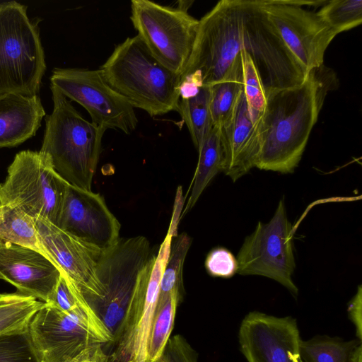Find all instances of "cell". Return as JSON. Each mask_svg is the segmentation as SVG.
Wrapping results in <instances>:
<instances>
[{
  "mask_svg": "<svg viewBox=\"0 0 362 362\" xmlns=\"http://www.w3.org/2000/svg\"><path fill=\"white\" fill-rule=\"evenodd\" d=\"M269 20L261 0H221L199 21L180 82L197 87L221 81L244 49L253 62L264 54Z\"/></svg>",
  "mask_w": 362,
  "mask_h": 362,
  "instance_id": "6da1fadb",
  "label": "cell"
},
{
  "mask_svg": "<svg viewBox=\"0 0 362 362\" xmlns=\"http://www.w3.org/2000/svg\"><path fill=\"white\" fill-rule=\"evenodd\" d=\"M336 79L334 73L322 65L310 71L301 85L267 95L255 168L282 174L295 170Z\"/></svg>",
  "mask_w": 362,
  "mask_h": 362,
  "instance_id": "7a4b0ae2",
  "label": "cell"
},
{
  "mask_svg": "<svg viewBox=\"0 0 362 362\" xmlns=\"http://www.w3.org/2000/svg\"><path fill=\"white\" fill-rule=\"evenodd\" d=\"M100 69L134 108L151 117L179 112L180 76L162 65L138 35L117 45Z\"/></svg>",
  "mask_w": 362,
  "mask_h": 362,
  "instance_id": "3957f363",
  "label": "cell"
},
{
  "mask_svg": "<svg viewBox=\"0 0 362 362\" xmlns=\"http://www.w3.org/2000/svg\"><path fill=\"white\" fill-rule=\"evenodd\" d=\"M50 88L54 108L45 119L40 151L69 184L91 191L106 129L86 119L54 86Z\"/></svg>",
  "mask_w": 362,
  "mask_h": 362,
  "instance_id": "277c9868",
  "label": "cell"
},
{
  "mask_svg": "<svg viewBox=\"0 0 362 362\" xmlns=\"http://www.w3.org/2000/svg\"><path fill=\"white\" fill-rule=\"evenodd\" d=\"M46 68L40 29L27 6L0 4V94L38 95Z\"/></svg>",
  "mask_w": 362,
  "mask_h": 362,
  "instance_id": "5b68a950",
  "label": "cell"
},
{
  "mask_svg": "<svg viewBox=\"0 0 362 362\" xmlns=\"http://www.w3.org/2000/svg\"><path fill=\"white\" fill-rule=\"evenodd\" d=\"M150 254L149 241L142 235L119 238L102 252L96 269L97 290L83 298L112 336L123 319Z\"/></svg>",
  "mask_w": 362,
  "mask_h": 362,
  "instance_id": "8992f818",
  "label": "cell"
},
{
  "mask_svg": "<svg viewBox=\"0 0 362 362\" xmlns=\"http://www.w3.org/2000/svg\"><path fill=\"white\" fill-rule=\"evenodd\" d=\"M0 184V204L19 208L33 218L58 226L69 184L55 170L45 153H18Z\"/></svg>",
  "mask_w": 362,
  "mask_h": 362,
  "instance_id": "52a82bcc",
  "label": "cell"
},
{
  "mask_svg": "<svg viewBox=\"0 0 362 362\" xmlns=\"http://www.w3.org/2000/svg\"><path fill=\"white\" fill-rule=\"evenodd\" d=\"M130 19L151 54L180 76L193 47L199 20L187 11L148 0L131 1Z\"/></svg>",
  "mask_w": 362,
  "mask_h": 362,
  "instance_id": "ba28073f",
  "label": "cell"
},
{
  "mask_svg": "<svg viewBox=\"0 0 362 362\" xmlns=\"http://www.w3.org/2000/svg\"><path fill=\"white\" fill-rule=\"evenodd\" d=\"M28 331L39 362H74L90 346L113 341L107 329L49 303L33 315Z\"/></svg>",
  "mask_w": 362,
  "mask_h": 362,
  "instance_id": "9c48e42d",
  "label": "cell"
},
{
  "mask_svg": "<svg viewBox=\"0 0 362 362\" xmlns=\"http://www.w3.org/2000/svg\"><path fill=\"white\" fill-rule=\"evenodd\" d=\"M173 236L168 233L156 255L141 272L123 319L113 336L107 362H145L146 344Z\"/></svg>",
  "mask_w": 362,
  "mask_h": 362,
  "instance_id": "30bf717a",
  "label": "cell"
},
{
  "mask_svg": "<svg viewBox=\"0 0 362 362\" xmlns=\"http://www.w3.org/2000/svg\"><path fill=\"white\" fill-rule=\"evenodd\" d=\"M236 258L238 274L267 277L298 296V288L292 279L296 268L292 228L284 198L270 221L267 223L259 221L245 238Z\"/></svg>",
  "mask_w": 362,
  "mask_h": 362,
  "instance_id": "8fae6325",
  "label": "cell"
},
{
  "mask_svg": "<svg viewBox=\"0 0 362 362\" xmlns=\"http://www.w3.org/2000/svg\"><path fill=\"white\" fill-rule=\"evenodd\" d=\"M50 81L65 97L84 107L95 124L127 134L136 129L134 107L107 84L100 69L55 68Z\"/></svg>",
  "mask_w": 362,
  "mask_h": 362,
  "instance_id": "7c38bea8",
  "label": "cell"
},
{
  "mask_svg": "<svg viewBox=\"0 0 362 362\" xmlns=\"http://www.w3.org/2000/svg\"><path fill=\"white\" fill-rule=\"evenodd\" d=\"M319 1L263 0L268 18L308 73L323 64L325 51L337 35L317 13Z\"/></svg>",
  "mask_w": 362,
  "mask_h": 362,
  "instance_id": "4fadbf2b",
  "label": "cell"
},
{
  "mask_svg": "<svg viewBox=\"0 0 362 362\" xmlns=\"http://www.w3.org/2000/svg\"><path fill=\"white\" fill-rule=\"evenodd\" d=\"M300 332L291 316L251 311L238 331L240 351L247 362H296Z\"/></svg>",
  "mask_w": 362,
  "mask_h": 362,
  "instance_id": "5bb4252c",
  "label": "cell"
},
{
  "mask_svg": "<svg viewBox=\"0 0 362 362\" xmlns=\"http://www.w3.org/2000/svg\"><path fill=\"white\" fill-rule=\"evenodd\" d=\"M34 220L44 255L74 282L82 296L95 293L98 288L96 269L103 250L47 220Z\"/></svg>",
  "mask_w": 362,
  "mask_h": 362,
  "instance_id": "9a60e30c",
  "label": "cell"
},
{
  "mask_svg": "<svg viewBox=\"0 0 362 362\" xmlns=\"http://www.w3.org/2000/svg\"><path fill=\"white\" fill-rule=\"evenodd\" d=\"M58 227L103 251L119 239L120 224L103 197L70 184Z\"/></svg>",
  "mask_w": 362,
  "mask_h": 362,
  "instance_id": "2e32d148",
  "label": "cell"
},
{
  "mask_svg": "<svg viewBox=\"0 0 362 362\" xmlns=\"http://www.w3.org/2000/svg\"><path fill=\"white\" fill-rule=\"evenodd\" d=\"M61 272L45 255L0 239V279L25 295L47 303Z\"/></svg>",
  "mask_w": 362,
  "mask_h": 362,
  "instance_id": "e0dca14e",
  "label": "cell"
},
{
  "mask_svg": "<svg viewBox=\"0 0 362 362\" xmlns=\"http://www.w3.org/2000/svg\"><path fill=\"white\" fill-rule=\"evenodd\" d=\"M259 124L252 122L243 90L232 115L219 127L221 173L233 182L256 165L260 151Z\"/></svg>",
  "mask_w": 362,
  "mask_h": 362,
  "instance_id": "ac0fdd59",
  "label": "cell"
},
{
  "mask_svg": "<svg viewBox=\"0 0 362 362\" xmlns=\"http://www.w3.org/2000/svg\"><path fill=\"white\" fill-rule=\"evenodd\" d=\"M45 115L38 95L0 94V148L16 146L35 136Z\"/></svg>",
  "mask_w": 362,
  "mask_h": 362,
  "instance_id": "d6986e66",
  "label": "cell"
},
{
  "mask_svg": "<svg viewBox=\"0 0 362 362\" xmlns=\"http://www.w3.org/2000/svg\"><path fill=\"white\" fill-rule=\"evenodd\" d=\"M209 87V110L213 126L220 127L232 115L243 90L241 52L223 78Z\"/></svg>",
  "mask_w": 362,
  "mask_h": 362,
  "instance_id": "ffe728a7",
  "label": "cell"
},
{
  "mask_svg": "<svg viewBox=\"0 0 362 362\" xmlns=\"http://www.w3.org/2000/svg\"><path fill=\"white\" fill-rule=\"evenodd\" d=\"M198 153V163L183 215L191 210L212 179L221 172L222 154L219 127L213 126L204 139Z\"/></svg>",
  "mask_w": 362,
  "mask_h": 362,
  "instance_id": "44dd1931",
  "label": "cell"
},
{
  "mask_svg": "<svg viewBox=\"0 0 362 362\" xmlns=\"http://www.w3.org/2000/svg\"><path fill=\"white\" fill-rule=\"evenodd\" d=\"M182 299L175 293L158 300L146 344L145 362H157L171 337L176 310Z\"/></svg>",
  "mask_w": 362,
  "mask_h": 362,
  "instance_id": "7402d4cb",
  "label": "cell"
},
{
  "mask_svg": "<svg viewBox=\"0 0 362 362\" xmlns=\"http://www.w3.org/2000/svg\"><path fill=\"white\" fill-rule=\"evenodd\" d=\"M361 344L357 339L345 341L339 337L317 335L300 339L298 357L301 362H350L355 349Z\"/></svg>",
  "mask_w": 362,
  "mask_h": 362,
  "instance_id": "603a6c76",
  "label": "cell"
},
{
  "mask_svg": "<svg viewBox=\"0 0 362 362\" xmlns=\"http://www.w3.org/2000/svg\"><path fill=\"white\" fill-rule=\"evenodd\" d=\"M210 87L202 86L197 92L180 98L179 113L185 122L196 149H199L204 139L213 127L209 110Z\"/></svg>",
  "mask_w": 362,
  "mask_h": 362,
  "instance_id": "cb8c5ba5",
  "label": "cell"
},
{
  "mask_svg": "<svg viewBox=\"0 0 362 362\" xmlns=\"http://www.w3.org/2000/svg\"><path fill=\"white\" fill-rule=\"evenodd\" d=\"M0 239L44 255L34 218L18 207L0 204Z\"/></svg>",
  "mask_w": 362,
  "mask_h": 362,
  "instance_id": "d4e9b609",
  "label": "cell"
},
{
  "mask_svg": "<svg viewBox=\"0 0 362 362\" xmlns=\"http://www.w3.org/2000/svg\"><path fill=\"white\" fill-rule=\"evenodd\" d=\"M43 303L19 292L0 293V334L27 327Z\"/></svg>",
  "mask_w": 362,
  "mask_h": 362,
  "instance_id": "484cf974",
  "label": "cell"
},
{
  "mask_svg": "<svg viewBox=\"0 0 362 362\" xmlns=\"http://www.w3.org/2000/svg\"><path fill=\"white\" fill-rule=\"evenodd\" d=\"M191 243V238L185 233L177 235L174 240L172 238L170 253L160 280L158 300L173 293L183 298L182 271Z\"/></svg>",
  "mask_w": 362,
  "mask_h": 362,
  "instance_id": "4316f807",
  "label": "cell"
},
{
  "mask_svg": "<svg viewBox=\"0 0 362 362\" xmlns=\"http://www.w3.org/2000/svg\"><path fill=\"white\" fill-rule=\"evenodd\" d=\"M317 13L338 35L362 23V1H327Z\"/></svg>",
  "mask_w": 362,
  "mask_h": 362,
  "instance_id": "83f0119b",
  "label": "cell"
},
{
  "mask_svg": "<svg viewBox=\"0 0 362 362\" xmlns=\"http://www.w3.org/2000/svg\"><path fill=\"white\" fill-rule=\"evenodd\" d=\"M243 69V92L250 117L254 123H260L267 101V95L260 76L249 54L241 51Z\"/></svg>",
  "mask_w": 362,
  "mask_h": 362,
  "instance_id": "f1b7e54d",
  "label": "cell"
},
{
  "mask_svg": "<svg viewBox=\"0 0 362 362\" xmlns=\"http://www.w3.org/2000/svg\"><path fill=\"white\" fill-rule=\"evenodd\" d=\"M0 362H39L31 344L28 325L0 334Z\"/></svg>",
  "mask_w": 362,
  "mask_h": 362,
  "instance_id": "f546056e",
  "label": "cell"
},
{
  "mask_svg": "<svg viewBox=\"0 0 362 362\" xmlns=\"http://www.w3.org/2000/svg\"><path fill=\"white\" fill-rule=\"evenodd\" d=\"M207 272L214 277L228 279L238 274L237 258L228 249L218 247L211 250L205 260Z\"/></svg>",
  "mask_w": 362,
  "mask_h": 362,
  "instance_id": "4dcf8cb0",
  "label": "cell"
},
{
  "mask_svg": "<svg viewBox=\"0 0 362 362\" xmlns=\"http://www.w3.org/2000/svg\"><path fill=\"white\" fill-rule=\"evenodd\" d=\"M157 362H198V353L182 335L175 334Z\"/></svg>",
  "mask_w": 362,
  "mask_h": 362,
  "instance_id": "1f68e13d",
  "label": "cell"
},
{
  "mask_svg": "<svg viewBox=\"0 0 362 362\" xmlns=\"http://www.w3.org/2000/svg\"><path fill=\"white\" fill-rule=\"evenodd\" d=\"M348 316L356 329V335L362 340V286L359 285L356 294L349 300L347 307Z\"/></svg>",
  "mask_w": 362,
  "mask_h": 362,
  "instance_id": "d6a6232c",
  "label": "cell"
},
{
  "mask_svg": "<svg viewBox=\"0 0 362 362\" xmlns=\"http://www.w3.org/2000/svg\"><path fill=\"white\" fill-rule=\"evenodd\" d=\"M107 354L103 344H95L86 349L74 362H107Z\"/></svg>",
  "mask_w": 362,
  "mask_h": 362,
  "instance_id": "836d02e7",
  "label": "cell"
},
{
  "mask_svg": "<svg viewBox=\"0 0 362 362\" xmlns=\"http://www.w3.org/2000/svg\"><path fill=\"white\" fill-rule=\"evenodd\" d=\"M350 362H362V344H360L354 350Z\"/></svg>",
  "mask_w": 362,
  "mask_h": 362,
  "instance_id": "e575fe53",
  "label": "cell"
},
{
  "mask_svg": "<svg viewBox=\"0 0 362 362\" xmlns=\"http://www.w3.org/2000/svg\"><path fill=\"white\" fill-rule=\"evenodd\" d=\"M296 362H301V361L300 360L299 357L298 356L297 358H296Z\"/></svg>",
  "mask_w": 362,
  "mask_h": 362,
  "instance_id": "d590c367",
  "label": "cell"
}]
</instances>
